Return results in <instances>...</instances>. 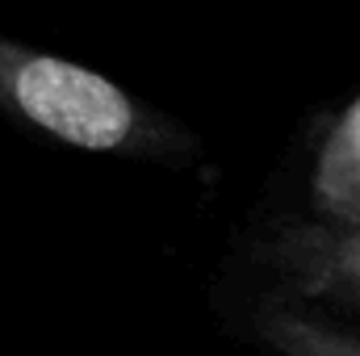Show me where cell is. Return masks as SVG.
Wrapping results in <instances>:
<instances>
[{"label":"cell","mask_w":360,"mask_h":356,"mask_svg":"<svg viewBox=\"0 0 360 356\" xmlns=\"http://www.w3.org/2000/svg\"><path fill=\"white\" fill-rule=\"evenodd\" d=\"M0 109L80 151H151L172 139L122 84L13 38H0Z\"/></svg>","instance_id":"cell-1"},{"label":"cell","mask_w":360,"mask_h":356,"mask_svg":"<svg viewBox=\"0 0 360 356\" xmlns=\"http://www.w3.org/2000/svg\"><path fill=\"white\" fill-rule=\"evenodd\" d=\"M360 189V96L344 109V117L335 122L323 160H319V193L327 201H348Z\"/></svg>","instance_id":"cell-2"},{"label":"cell","mask_w":360,"mask_h":356,"mask_svg":"<svg viewBox=\"0 0 360 356\" xmlns=\"http://www.w3.org/2000/svg\"><path fill=\"white\" fill-rule=\"evenodd\" d=\"M344 210H356V214H360V189L348 197V201H344Z\"/></svg>","instance_id":"cell-3"}]
</instances>
